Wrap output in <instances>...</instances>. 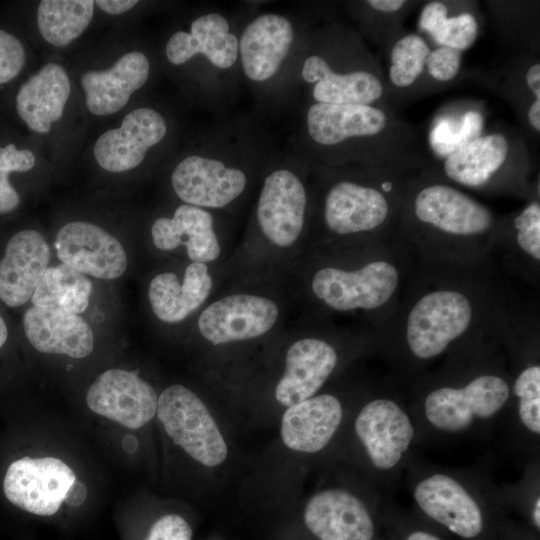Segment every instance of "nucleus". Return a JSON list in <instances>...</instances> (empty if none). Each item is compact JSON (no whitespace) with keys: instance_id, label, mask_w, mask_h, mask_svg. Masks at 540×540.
Listing matches in <instances>:
<instances>
[{"instance_id":"nucleus-27","label":"nucleus","mask_w":540,"mask_h":540,"mask_svg":"<svg viewBox=\"0 0 540 540\" xmlns=\"http://www.w3.org/2000/svg\"><path fill=\"white\" fill-rule=\"evenodd\" d=\"M502 253L509 273L532 285H538L540 271L539 195L527 200L519 210L500 217L494 250Z\"/></svg>"},{"instance_id":"nucleus-24","label":"nucleus","mask_w":540,"mask_h":540,"mask_svg":"<svg viewBox=\"0 0 540 540\" xmlns=\"http://www.w3.org/2000/svg\"><path fill=\"white\" fill-rule=\"evenodd\" d=\"M50 248L35 230L16 233L7 243L0 261V299L19 307L31 299L48 268Z\"/></svg>"},{"instance_id":"nucleus-46","label":"nucleus","mask_w":540,"mask_h":540,"mask_svg":"<svg viewBox=\"0 0 540 540\" xmlns=\"http://www.w3.org/2000/svg\"><path fill=\"white\" fill-rule=\"evenodd\" d=\"M7 337H8L7 327L4 320L0 316V348L5 344Z\"/></svg>"},{"instance_id":"nucleus-38","label":"nucleus","mask_w":540,"mask_h":540,"mask_svg":"<svg viewBox=\"0 0 540 540\" xmlns=\"http://www.w3.org/2000/svg\"><path fill=\"white\" fill-rule=\"evenodd\" d=\"M511 399L522 427L534 436L540 435V364L533 360L522 366L511 378Z\"/></svg>"},{"instance_id":"nucleus-1","label":"nucleus","mask_w":540,"mask_h":540,"mask_svg":"<svg viewBox=\"0 0 540 540\" xmlns=\"http://www.w3.org/2000/svg\"><path fill=\"white\" fill-rule=\"evenodd\" d=\"M417 258L395 312L375 332L382 346L416 368L506 340L516 314L491 259Z\"/></svg>"},{"instance_id":"nucleus-10","label":"nucleus","mask_w":540,"mask_h":540,"mask_svg":"<svg viewBox=\"0 0 540 540\" xmlns=\"http://www.w3.org/2000/svg\"><path fill=\"white\" fill-rule=\"evenodd\" d=\"M158 419L172 441L206 467L221 465L228 447L203 401L187 387L174 384L158 397Z\"/></svg>"},{"instance_id":"nucleus-17","label":"nucleus","mask_w":540,"mask_h":540,"mask_svg":"<svg viewBox=\"0 0 540 540\" xmlns=\"http://www.w3.org/2000/svg\"><path fill=\"white\" fill-rule=\"evenodd\" d=\"M154 388L136 373L110 369L100 374L86 394L88 407L129 429H139L156 414Z\"/></svg>"},{"instance_id":"nucleus-13","label":"nucleus","mask_w":540,"mask_h":540,"mask_svg":"<svg viewBox=\"0 0 540 540\" xmlns=\"http://www.w3.org/2000/svg\"><path fill=\"white\" fill-rule=\"evenodd\" d=\"M171 184L183 203L207 210L221 209L244 194L248 175L223 155L193 154L175 166Z\"/></svg>"},{"instance_id":"nucleus-48","label":"nucleus","mask_w":540,"mask_h":540,"mask_svg":"<svg viewBox=\"0 0 540 540\" xmlns=\"http://www.w3.org/2000/svg\"><path fill=\"white\" fill-rule=\"evenodd\" d=\"M383 540V539H382Z\"/></svg>"},{"instance_id":"nucleus-18","label":"nucleus","mask_w":540,"mask_h":540,"mask_svg":"<svg viewBox=\"0 0 540 540\" xmlns=\"http://www.w3.org/2000/svg\"><path fill=\"white\" fill-rule=\"evenodd\" d=\"M304 523L318 540H377V520L367 504L342 488L314 494L304 509Z\"/></svg>"},{"instance_id":"nucleus-20","label":"nucleus","mask_w":540,"mask_h":540,"mask_svg":"<svg viewBox=\"0 0 540 540\" xmlns=\"http://www.w3.org/2000/svg\"><path fill=\"white\" fill-rule=\"evenodd\" d=\"M167 133L164 117L155 109L132 110L121 126L104 132L93 149L98 165L109 172H124L138 167L148 150Z\"/></svg>"},{"instance_id":"nucleus-45","label":"nucleus","mask_w":540,"mask_h":540,"mask_svg":"<svg viewBox=\"0 0 540 540\" xmlns=\"http://www.w3.org/2000/svg\"><path fill=\"white\" fill-rule=\"evenodd\" d=\"M86 496V487L82 483L75 481L67 491L64 501L69 506L76 507L85 501Z\"/></svg>"},{"instance_id":"nucleus-35","label":"nucleus","mask_w":540,"mask_h":540,"mask_svg":"<svg viewBox=\"0 0 540 540\" xmlns=\"http://www.w3.org/2000/svg\"><path fill=\"white\" fill-rule=\"evenodd\" d=\"M95 1L43 0L37 9V25L42 37L57 47L68 45L88 27Z\"/></svg>"},{"instance_id":"nucleus-40","label":"nucleus","mask_w":540,"mask_h":540,"mask_svg":"<svg viewBox=\"0 0 540 540\" xmlns=\"http://www.w3.org/2000/svg\"><path fill=\"white\" fill-rule=\"evenodd\" d=\"M462 56L463 52L446 46L431 49L426 72L435 87L450 84L461 74Z\"/></svg>"},{"instance_id":"nucleus-47","label":"nucleus","mask_w":540,"mask_h":540,"mask_svg":"<svg viewBox=\"0 0 540 540\" xmlns=\"http://www.w3.org/2000/svg\"><path fill=\"white\" fill-rule=\"evenodd\" d=\"M532 540H535V539H532Z\"/></svg>"},{"instance_id":"nucleus-41","label":"nucleus","mask_w":540,"mask_h":540,"mask_svg":"<svg viewBox=\"0 0 540 540\" xmlns=\"http://www.w3.org/2000/svg\"><path fill=\"white\" fill-rule=\"evenodd\" d=\"M25 50L12 34L0 29V84L14 79L25 64Z\"/></svg>"},{"instance_id":"nucleus-19","label":"nucleus","mask_w":540,"mask_h":540,"mask_svg":"<svg viewBox=\"0 0 540 540\" xmlns=\"http://www.w3.org/2000/svg\"><path fill=\"white\" fill-rule=\"evenodd\" d=\"M55 248L63 264L84 275L110 280L120 277L127 268L121 243L88 222L74 221L60 228Z\"/></svg>"},{"instance_id":"nucleus-32","label":"nucleus","mask_w":540,"mask_h":540,"mask_svg":"<svg viewBox=\"0 0 540 540\" xmlns=\"http://www.w3.org/2000/svg\"><path fill=\"white\" fill-rule=\"evenodd\" d=\"M386 51L388 68L384 76L394 110L401 102H408L434 90L435 86L426 72L431 48L423 36L405 31L392 41Z\"/></svg>"},{"instance_id":"nucleus-12","label":"nucleus","mask_w":540,"mask_h":540,"mask_svg":"<svg viewBox=\"0 0 540 540\" xmlns=\"http://www.w3.org/2000/svg\"><path fill=\"white\" fill-rule=\"evenodd\" d=\"M354 430L372 467L382 473L400 466L415 437L410 415L389 395L367 401L355 418Z\"/></svg>"},{"instance_id":"nucleus-36","label":"nucleus","mask_w":540,"mask_h":540,"mask_svg":"<svg viewBox=\"0 0 540 540\" xmlns=\"http://www.w3.org/2000/svg\"><path fill=\"white\" fill-rule=\"evenodd\" d=\"M356 3L353 6L361 34L384 50L405 32L402 23L417 4L408 0H366Z\"/></svg>"},{"instance_id":"nucleus-39","label":"nucleus","mask_w":540,"mask_h":540,"mask_svg":"<svg viewBox=\"0 0 540 540\" xmlns=\"http://www.w3.org/2000/svg\"><path fill=\"white\" fill-rule=\"evenodd\" d=\"M34 165L35 156L30 150H18L14 144L0 147V213L14 210L20 202L19 194L9 182V174L29 171Z\"/></svg>"},{"instance_id":"nucleus-6","label":"nucleus","mask_w":540,"mask_h":540,"mask_svg":"<svg viewBox=\"0 0 540 540\" xmlns=\"http://www.w3.org/2000/svg\"><path fill=\"white\" fill-rule=\"evenodd\" d=\"M299 75L311 102L393 109L380 61L360 33L344 26L334 24L311 36Z\"/></svg>"},{"instance_id":"nucleus-15","label":"nucleus","mask_w":540,"mask_h":540,"mask_svg":"<svg viewBox=\"0 0 540 540\" xmlns=\"http://www.w3.org/2000/svg\"><path fill=\"white\" fill-rule=\"evenodd\" d=\"M297 28L286 15L258 14L238 36V62L248 81L268 84L286 66L297 42Z\"/></svg>"},{"instance_id":"nucleus-43","label":"nucleus","mask_w":540,"mask_h":540,"mask_svg":"<svg viewBox=\"0 0 540 540\" xmlns=\"http://www.w3.org/2000/svg\"><path fill=\"white\" fill-rule=\"evenodd\" d=\"M188 522L177 514H167L153 523L145 540H191Z\"/></svg>"},{"instance_id":"nucleus-4","label":"nucleus","mask_w":540,"mask_h":540,"mask_svg":"<svg viewBox=\"0 0 540 540\" xmlns=\"http://www.w3.org/2000/svg\"><path fill=\"white\" fill-rule=\"evenodd\" d=\"M356 256L330 260L309 280L313 298L326 310L363 316L375 332L395 312L412 272L411 250L395 235L358 242Z\"/></svg>"},{"instance_id":"nucleus-34","label":"nucleus","mask_w":540,"mask_h":540,"mask_svg":"<svg viewBox=\"0 0 540 540\" xmlns=\"http://www.w3.org/2000/svg\"><path fill=\"white\" fill-rule=\"evenodd\" d=\"M92 290L84 274L61 263L47 268L31 301L38 308L79 314L88 308Z\"/></svg>"},{"instance_id":"nucleus-23","label":"nucleus","mask_w":540,"mask_h":540,"mask_svg":"<svg viewBox=\"0 0 540 540\" xmlns=\"http://www.w3.org/2000/svg\"><path fill=\"white\" fill-rule=\"evenodd\" d=\"M466 74L508 101L525 128L539 134L540 62L535 54L520 53L497 69L473 70Z\"/></svg>"},{"instance_id":"nucleus-25","label":"nucleus","mask_w":540,"mask_h":540,"mask_svg":"<svg viewBox=\"0 0 540 540\" xmlns=\"http://www.w3.org/2000/svg\"><path fill=\"white\" fill-rule=\"evenodd\" d=\"M151 236L155 247L162 251L184 246L192 262L208 264L221 255L213 215L193 205L183 203L172 217L157 218L152 224Z\"/></svg>"},{"instance_id":"nucleus-3","label":"nucleus","mask_w":540,"mask_h":540,"mask_svg":"<svg viewBox=\"0 0 540 540\" xmlns=\"http://www.w3.org/2000/svg\"><path fill=\"white\" fill-rule=\"evenodd\" d=\"M500 217L423 169L407 183L398 235L417 257L475 265L491 259Z\"/></svg>"},{"instance_id":"nucleus-5","label":"nucleus","mask_w":540,"mask_h":540,"mask_svg":"<svg viewBox=\"0 0 540 540\" xmlns=\"http://www.w3.org/2000/svg\"><path fill=\"white\" fill-rule=\"evenodd\" d=\"M318 167L323 179L319 217L330 242H366L398 234L404 192L419 171Z\"/></svg>"},{"instance_id":"nucleus-21","label":"nucleus","mask_w":540,"mask_h":540,"mask_svg":"<svg viewBox=\"0 0 540 540\" xmlns=\"http://www.w3.org/2000/svg\"><path fill=\"white\" fill-rule=\"evenodd\" d=\"M338 363V349L330 340L319 336L296 340L286 352L285 370L275 388L277 402L289 407L316 395Z\"/></svg>"},{"instance_id":"nucleus-37","label":"nucleus","mask_w":540,"mask_h":540,"mask_svg":"<svg viewBox=\"0 0 540 540\" xmlns=\"http://www.w3.org/2000/svg\"><path fill=\"white\" fill-rule=\"evenodd\" d=\"M452 113L447 117H438L430 132L432 149L441 159L462 145L482 134L483 117L478 108H472L465 113Z\"/></svg>"},{"instance_id":"nucleus-7","label":"nucleus","mask_w":540,"mask_h":540,"mask_svg":"<svg viewBox=\"0 0 540 540\" xmlns=\"http://www.w3.org/2000/svg\"><path fill=\"white\" fill-rule=\"evenodd\" d=\"M531 158L524 136L510 130L482 133L424 171L459 188L529 199L539 195L530 183Z\"/></svg>"},{"instance_id":"nucleus-22","label":"nucleus","mask_w":540,"mask_h":540,"mask_svg":"<svg viewBox=\"0 0 540 540\" xmlns=\"http://www.w3.org/2000/svg\"><path fill=\"white\" fill-rule=\"evenodd\" d=\"M167 60L176 66L202 56L218 70L227 71L238 62V36L226 16L217 11L196 17L189 30L175 32L165 46Z\"/></svg>"},{"instance_id":"nucleus-29","label":"nucleus","mask_w":540,"mask_h":540,"mask_svg":"<svg viewBox=\"0 0 540 540\" xmlns=\"http://www.w3.org/2000/svg\"><path fill=\"white\" fill-rule=\"evenodd\" d=\"M23 328L31 345L42 353L84 358L94 347L93 332L78 314L32 306L24 313Z\"/></svg>"},{"instance_id":"nucleus-9","label":"nucleus","mask_w":540,"mask_h":540,"mask_svg":"<svg viewBox=\"0 0 540 540\" xmlns=\"http://www.w3.org/2000/svg\"><path fill=\"white\" fill-rule=\"evenodd\" d=\"M414 503L434 527L462 540H502L504 522L496 509L463 478L433 471L416 480Z\"/></svg>"},{"instance_id":"nucleus-33","label":"nucleus","mask_w":540,"mask_h":540,"mask_svg":"<svg viewBox=\"0 0 540 540\" xmlns=\"http://www.w3.org/2000/svg\"><path fill=\"white\" fill-rule=\"evenodd\" d=\"M418 28L436 46L464 52L480 33L477 6L471 1H429L421 10Z\"/></svg>"},{"instance_id":"nucleus-16","label":"nucleus","mask_w":540,"mask_h":540,"mask_svg":"<svg viewBox=\"0 0 540 540\" xmlns=\"http://www.w3.org/2000/svg\"><path fill=\"white\" fill-rule=\"evenodd\" d=\"M76 481L72 469L53 457H23L12 462L5 474L6 498L18 508L40 516H51L61 507Z\"/></svg>"},{"instance_id":"nucleus-14","label":"nucleus","mask_w":540,"mask_h":540,"mask_svg":"<svg viewBox=\"0 0 540 540\" xmlns=\"http://www.w3.org/2000/svg\"><path fill=\"white\" fill-rule=\"evenodd\" d=\"M280 318L279 305L260 294L240 292L225 295L200 313V335L214 346L248 341L271 331Z\"/></svg>"},{"instance_id":"nucleus-2","label":"nucleus","mask_w":540,"mask_h":540,"mask_svg":"<svg viewBox=\"0 0 540 540\" xmlns=\"http://www.w3.org/2000/svg\"><path fill=\"white\" fill-rule=\"evenodd\" d=\"M303 134L310 157L322 167L421 171L430 159L414 127L387 106L310 102Z\"/></svg>"},{"instance_id":"nucleus-8","label":"nucleus","mask_w":540,"mask_h":540,"mask_svg":"<svg viewBox=\"0 0 540 540\" xmlns=\"http://www.w3.org/2000/svg\"><path fill=\"white\" fill-rule=\"evenodd\" d=\"M459 376L428 386L425 420L435 430L456 434L496 417L511 400V378L496 365L476 364Z\"/></svg>"},{"instance_id":"nucleus-30","label":"nucleus","mask_w":540,"mask_h":540,"mask_svg":"<svg viewBox=\"0 0 540 540\" xmlns=\"http://www.w3.org/2000/svg\"><path fill=\"white\" fill-rule=\"evenodd\" d=\"M213 289L208 264L191 262L182 281L173 272L156 275L150 282L148 298L155 316L165 323H178L197 311Z\"/></svg>"},{"instance_id":"nucleus-28","label":"nucleus","mask_w":540,"mask_h":540,"mask_svg":"<svg viewBox=\"0 0 540 540\" xmlns=\"http://www.w3.org/2000/svg\"><path fill=\"white\" fill-rule=\"evenodd\" d=\"M149 74V59L139 51L126 53L107 70L84 73L80 82L88 110L98 116L118 112L144 86Z\"/></svg>"},{"instance_id":"nucleus-11","label":"nucleus","mask_w":540,"mask_h":540,"mask_svg":"<svg viewBox=\"0 0 540 540\" xmlns=\"http://www.w3.org/2000/svg\"><path fill=\"white\" fill-rule=\"evenodd\" d=\"M309 215L310 192L302 175L287 165L269 170L255 208L263 237L276 248H290L302 238Z\"/></svg>"},{"instance_id":"nucleus-26","label":"nucleus","mask_w":540,"mask_h":540,"mask_svg":"<svg viewBox=\"0 0 540 540\" xmlns=\"http://www.w3.org/2000/svg\"><path fill=\"white\" fill-rule=\"evenodd\" d=\"M342 418L343 406L337 396L316 394L286 408L281 420L282 441L296 452H319L331 441Z\"/></svg>"},{"instance_id":"nucleus-44","label":"nucleus","mask_w":540,"mask_h":540,"mask_svg":"<svg viewBox=\"0 0 540 540\" xmlns=\"http://www.w3.org/2000/svg\"><path fill=\"white\" fill-rule=\"evenodd\" d=\"M138 1L136 0H97L95 4L104 12L112 15L121 14L132 9Z\"/></svg>"},{"instance_id":"nucleus-42","label":"nucleus","mask_w":540,"mask_h":540,"mask_svg":"<svg viewBox=\"0 0 540 540\" xmlns=\"http://www.w3.org/2000/svg\"><path fill=\"white\" fill-rule=\"evenodd\" d=\"M393 528L392 540H447L433 525L411 518H387Z\"/></svg>"},{"instance_id":"nucleus-31","label":"nucleus","mask_w":540,"mask_h":540,"mask_svg":"<svg viewBox=\"0 0 540 540\" xmlns=\"http://www.w3.org/2000/svg\"><path fill=\"white\" fill-rule=\"evenodd\" d=\"M71 85L65 69L47 63L18 90L16 110L34 132L45 134L61 119L70 96Z\"/></svg>"}]
</instances>
